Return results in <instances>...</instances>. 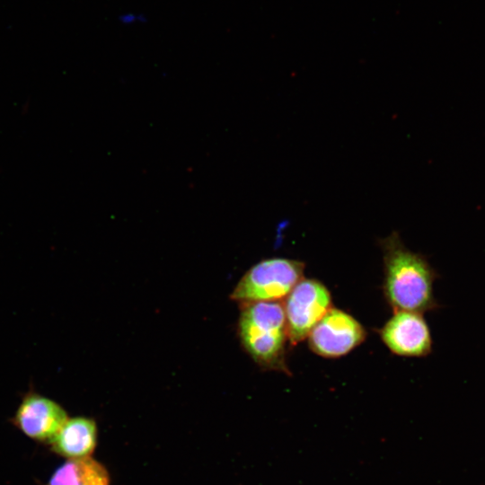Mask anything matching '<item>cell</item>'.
Masks as SVG:
<instances>
[{
	"instance_id": "obj_8",
	"label": "cell",
	"mask_w": 485,
	"mask_h": 485,
	"mask_svg": "<svg viewBox=\"0 0 485 485\" xmlns=\"http://www.w3.org/2000/svg\"><path fill=\"white\" fill-rule=\"evenodd\" d=\"M97 426L94 420L75 417L68 419L51 440L52 449L69 459L87 457L94 451Z\"/></svg>"
},
{
	"instance_id": "obj_7",
	"label": "cell",
	"mask_w": 485,
	"mask_h": 485,
	"mask_svg": "<svg viewBox=\"0 0 485 485\" xmlns=\"http://www.w3.org/2000/svg\"><path fill=\"white\" fill-rule=\"evenodd\" d=\"M66 410L56 401L31 393L22 400L15 414V424L28 436L50 443L66 421Z\"/></svg>"
},
{
	"instance_id": "obj_9",
	"label": "cell",
	"mask_w": 485,
	"mask_h": 485,
	"mask_svg": "<svg viewBox=\"0 0 485 485\" xmlns=\"http://www.w3.org/2000/svg\"><path fill=\"white\" fill-rule=\"evenodd\" d=\"M48 485H110L106 468L90 456L67 460L51 476Z\"/></svg>"
},
{
	"instance_id": "obj_3",
	"label": "cell",
	"mask_w": 485,
	"mask_h": 485,
	"mask_svg": "<svg viewBox=\"0 0 485 485\" xmlns=\"http://www.w3.org/2000/svg\"><path fill=\"white\" fill-rule=\"evenodd\" d=\"M304 263L287 258H269L253 265L234 288L231 299L242 304L280 302L304 278Z\"/></svg>"
},
{
	"instance_id": "obj_5",
	"label": "cell",
	"mask_w": 485,
	"mask_h": 485,
	"mask_svg": "<svg viewBox=\"0 0 485 485\" xmlns=\"http://www.w3.org/2000/svg\"><path fill=\"white\" fill-rule=\"evenodd\" d=\"M366 337L363 325L349 313L331 307L313 328L308 344L315 354L328 358L347 355Z\"/></svg>"
},
{
	"instance_id": "obj_4",
	"label": "cell",
	"mask_w": 485,
	"mask_h": 485,
	"mask_svg": "<svg viewBox=\"0 0 485 485\" xmlns=\"http://www.w3.org/2000/svg\"><path fill=\"white\" fill-rule=\"evenodd\" d=\"M288 341L305 340L331 306L329 289L321 281L303 278L284 299Z\"/></svg>"
},
{
	"instance_id": "obj_2",
	"label": "cell",
	"mask_w": 485,
	"mask_h": 485,
	"mask_svg": "<svg viewBox=\"0 0 485 485\" xmlns=\"http://www.w3.org/2000/svg\"><path fill=\"white\" fill-rule=\"evenodd\" d=\"M238 333L245 351L260 367L291 375L287 364L288 338L283 303L242 304Z\"/></svg>"
},
{
	"instance_id": "obj_6",
	"label": "cell",
	"mask_w": 485,
	"mask_h": 485,
	"mask_svg": "<svg viewBox=\"0 0 485 485\" xmlns=\"http://www.w3.org/2000/svg\"><path fill=\"white\" fill-rule=\"evenodd\" d=\"M379 334L385 346L398 356L425 357L432 349L428 326L419 313L395 312Z\"/></svg>"
},
{
	"instance_id": "obj_1",
	"label": "cell",
	"mask_w": 485,
	"mask_h": 485,
	"mask_svg": "<svg viewBox=\"0 0 485 485\" xmlns=\"http://www.w3.org/2000/svg\"><path fill=\"white\" fill-rule=\"evenodd\" d=\"M379 242L384 258V293L393 312L422 313L435 309L433 283L436 274L426 259L409 250L395 231Z\"/></svg>"
}]
</instances>
